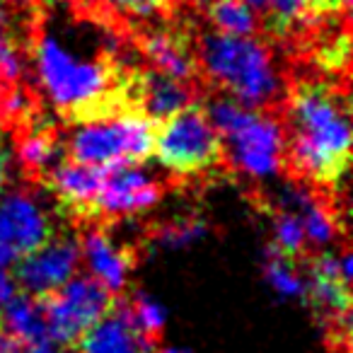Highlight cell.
Returning <instances> with one entry per match:
<instances>
[{
	"instance_id": "28",
	"label": "cell",
	"mask_w": 353,
	"mask_h": 353,
	"mask_svg": "<svg viewBox=\"0 0 353 353\" xmlns=\"http://www.w3.org/2000/svg\"><path fill=\"white\" fill-rule=\"evenodd\" d=\"M3 305L6 303H3V298H0V319H3Z\"/></svg>"
},
{
	"instance_id": "17",
	"label": "cell",
	"mask_w": 353,
	"mask_h": 353,
	"mask_svg": "<svg viewBox=\"0 0 353 353\" xmlns=\"http://www.w3.org/2000/svg\"><path fill=\"white\" fill-rule=\"evenodd\" d=\"M104 8L117 12L121 20L128 17H138L143 22L152 20H165L182 10V0H99Z\"/></svg>"
},
{
	"instance_id": "3",
	"label": "cell",
	"mask_w": 353,
	"mask_h": 353,
	"mask_svg": "<svg viewBox=\"0 0 353 353\" xmlns=\"http://www.w3.org/2000/svg\"><path fill=\"white\" fill-rule=\"evenodd\" d=\"M152 152L170 174L199 176L230 170L225 141L211 123L203 102H192L155 128Z\"/></svg>"
},
{
	"instance_id": "7",
	"label": "cell",
	"mask_w": 353,
	"mask_h": 353,
	"mask_svg": "<svg viewBox=\"0 0 353 353\" xmlns=\"http://www.w3.org/2000/svg\"><path fill=\"white\" fill-rule=\"evenodd\" d=\"M80 264V242L70 235H54L49 242L37 247L34 252L20 256L15 261L12 281L27 295L46 298L63 283H68L78 274Z\"/></svg>"
},
{
	"instance_id": "8",
	"label": "cell",
	"mask_w": 353,
	"mask_h": 353,
	"mask_svg": "<svg viewBox=\"0 0 353 353\" xmlns=\"http://www.w3.org/2000/svg\"><path fill=\"white\" fill-rule=\"evenodd\" d=\"M162 199V187L138 165H112L104 174L102 192L94 199L92 221L136 216Z\"/></svg>"
},
{
	"instance_id": "6",
	"label": "cell",
	"mask_w": 353,
	"mask_h": 353,
	"mask_svg": "<svg viewBox=\"0 0 353 353\" xmlns=\"http://www.w3.org/2000/svg\"><path fill=\"white\" fill-rule=\"evenodd\" d=\"M56 235L54 221L27 189L0 196V269L15 264Z\"/></svg>"
},
{
	"instance_id": "19",
	"label": "cell",
	"mask_w": 353,
	"mask_h": 353,
	"mask_svg": "<svg viewBox=\"0 0 353 353\" xmlns=\"http://www.w3.org/2000/svg\"><path fill=\"white\" fill-rule=\"evenodd\" d=\"M305 247H307V240H305L300 218L290 211L279 213L274 221V250L288 259H295L298 254H303Z\"/></svg>"
},
{
	"instance_id": "18",
	"label": "cell",
	"mask_w": 353,
	"mask_h": 353,
	"mask_svg": "<svg viewBox=\"0 0 353 353\" xmlns=\"http://www.w3.org/2000/svg\"><path fill=\"white\" fill-rule=\"evenodd\" d=\"M126 312L131 317V324L145 339L160 336L167 324V312L157 300H152L148 293H136L131 303H126Z\"/></svg>"
},
{
	"instance_id": "13",
	"label": "cell",
	"mask_w": 353,
	"mask_h": 353,
	"mask_svg": "<svg viewBox=\"0 0 353 353\" xmlns=\"http://www.w3.org/2000/svg\"><path fill=\"white\" fill-rule=\"evenodd\" d=\"M261 12V30L266 32L269 41L293 44L300 37H310L314 32L305 0H269Z\"/></svg>"
},
{
	"instance_id": "24",
	"label": "cell",
	"mask_w": 353,
	"mask_h": 353,
	"mask_svg": "<svg viewBox=\"0 0 353 353\" xmlns=\"http://www.w3.org/2000/svg\"><path fill=\"white\" fill-rule=\"evenodd\" d=\"M0 353H22L20 343L10 336H0Z\"/></svg>"
},
{
	"instance_id": "10",
	"label": "cell",
	"mask_w": 353,
	"mask_h": 353,
	"mask_svg": "<svg viewBox=\"0 0 353 353\" xmlns=\"http://www.w3.org/2000/svg\"><path fill=\"white\" fill-rule=\"evenodd\" d=\"M104 174H107V167L85 165L65 157L44 176L41 189L54 194L63 211H68L70 216L80 221H92V206L102 192Z\"/></svg>"
},
{
	"instance_id": "20",
	"label": "cell",
	"mask_w": 353,
	"mask_h": 353,
	"mask_svg": "<svg viewBox=\"0 0 353 353\" xmlns=\"http://www.w3.org/2000/svg\"><path fill=\"white\" fill-rule=\"evenodd\" d=\"M307 15L312 20V27H324L332 22H346L348 10H351V0H305Z\"/></svg>"
},
{
	"instance_id": "2",
	"label": "cell",
	"mask_w": 353,
	"mask_h": 353,
	"mask_svg": "<svg viewBox=\"0 0 353 353\" xmlns=\"http://www.w3.org/2000/svg\"><path fill=\"white\" fill-rule=\"evenodd\" d=\"M196 56L203 83H213L218 92L230 94L242 107L276 112V99H283L274 54L266 41L203 32L196 34Z\"/></svg>"
},
{
	"instance_id": "14",
	"label": "cell",
	"mask_w": 353,
	"mask_h": 353,
	"mask_svg": "<svg viewBox=\"0 0 353 353\" xmlns=\"http://www.w3.org/2000/svg\"><path fill=\"white\" fill-rule=\"evenodd\" d=\"M0 327H6L8 336L15 339L17 343H34L41 341V339H49L41 298H34V295L27 293H15L3 305Z\"/></svg>"
},
{
	"instance_id": "22",
	"label": "cell",
	"mask_w": 353,
	"mask_h": 353,
	"mask_svg": "<svg viewBox=\"0 0 353 353\" xmlns=\"http://www.w3.org/2000/svg\"><path fill=\"white\" fill-rule=\"evenodd\" d=\"M8 174H10V150L6 143V131L0 128V194L6 192Z\"/></svg>"
},
{
	"instance_id": "9",
	"label": "cell",
	"mask_w": 353,
	"mask_h": 353,
	"mask_svg": "<svg viewBox=\"0 0 353 353\" xmlns=\"http://www.w3.org/2000/svg\"><path fill=\"white\" fill-rule=\"evenodd\" d=\"M351 254L346 250L341 254L319 252L310 261V279L305 281L307 283L305 298L312 300L314 307L322 314H327L329 319L341 322L343 329H348V305H351L348 283H351Z\"/></svg>"
},
{
	"instance_id": "26",
	"label": "cell",
	"mask_w": 353,
	"mask_h": 353,
	"mask_svg": "<svg viewBox=\"0 0 353 353\" xmlns=\"http://www.w3.org/2000/svg\"><path fill=\"white\" fill-rule=\"evenodd\" d=\"M245 3L250 8H254V10H264V6L269 3V0H245Z\"/></svg>"
},
{
	"instance_id": "16",
	"label": "cell",
	"mask_w": 353,
	"mask_h": 353,
	"mask_svg": "<svg viewBox=\"0 0 353 353\" xmlns=\"http://www.w3.org/2000/svg\"><path fill=\"white\" fill-rule=\"evenodd\" d=\"M264 276H266V281H269L271 290H274L279 298L305 300V295H307V283H305V279L298 274L293 259L283 256L281 252H276V250L269 252L266 264H264Z\"/></svg>"
},
{
	"instance_id": "27",
	"label": "cell",
	"mask_w": 353,
	"mask_h": 353,
	"mask_svg": "<svg viewBox=\"0 0 353 353\" xmlns=\"http://www.w3.org/2000/svg\"><path fill=\"white\" fill-rule=\"evenodd\" d=\"M194 3H196V6H199V8H206V6H208V3H211V0H194Z\"/></svg>"
},
{
	"instance_id": "23",
	"label": "cell",
	"mask_w": 353,
	"mask_h": 353,
	"mask_svg": "<svg viewBox=\"0 0 353 353\" xmlns=\"http://www.w3.org/2000/svg\"><path fill=\"white\" fill-rule=\"evenodd\" d=\"M22 353H63V351H61V343L51 341V339H41V341L27 343V348Z\"/></svg>"
},
{
	"instance_id": "25",
	"label": "cell",
	"mask_w": 353,
	"mask_h": 353,
	"mask_svg": "<svg viewBox=\"0 0 353 353\" xmlns=\"http://www.w3.org/2000/svg\"><path fill=\"white\" fill-rule=\"evenodd\" d=\"M160 353H196V351H189V348H179V346H165Z\"/></svg>"
},
{
	"instance_id": "5",
	"label": "cell",
	"mask_w": 353,
	"mask_h": 353,
	"mask_svg": "<svg viewBox=\"0 0 353 353\" xmlns=\"http://www.w3.org/2000/svg\"><path fill=\"white\" fill-rule=\"evenodd\" d=\"M46 332L56 343H73L112 307V293L92 276L75 274L59 290L41 298Z\"/></svg>"
},
{
	"instance_id": "15",
	"label": "cell",
	"mask_w": 353,
	"mask_h": 353,
	"mask_svg": "<svg viewBox=\"0 0 353 353\" xmlns=\"http://www.w3.org/2000/svg\"><path fill=\"white\" fill-rule=\"evenodd\" d=\"M206 17L221 34L254 37L259 32L254 10L245 0H211L206 6Z\"/></svg>"
},
{
	"instance_id": "1",
	"label": "cell",
	"mask_w": 353,
	"mask_h": 353,
	"mask_svg": "<svg viewBox=\"0 0 353 353\" xmlns=\"http://www.w3.org/2000/svg\"><path fill=\"white\" fill-rule=\"evenodd\" d=\"M281 167L312 187L336 192L351 170V102L346 80L293 78L281 99Z\"/></svg>"
},
{
	"instance_id": "4",
	"label": "cell",
	"mask_w": 353,
	"mask_h": 353,
	"mask_svg": "<svg viewBox=\"0 0 353 353\" xmlns=\"http://www.w3.org/2000/svg\"><path fill=\"white\" fill-rule=\"evenodd\" d=\"M157 123L136 109L73 123L63 138L65 157L97 167L141 165L152 155Z\"/></svg>"
},
{
	"instance_id": "21",
	"label": "cell",
	"mask_w": 353,
	"mask_h": 353,
	"mask_svg": "<svg viewBox=\"0 0 353 353\" xmlns=\"http://www.w3.org/2000/svg\"><path fill=\"white\" fill-rule=\"evenodd\" d=\"M199 235H201V225H199V223H189V225H184V223H174V225L160 230L157 242L165 245V247H182V245H187V242L196 240Z\"/></svg>"
},
{
	"instance_id": "11",
	"label": "cell",
	"mask_w": 353,
	"mask_h": 353,
	"mask_svg": "<svg viewBox=\"0 0 353 353\" xmlns=\"http://www.w3.org/2000/svg\"><path fill=\"white\" fill-rule=\"evenodd\" d=\"M80 259L85 261L90 276L109 293H121L128 285L133 269V254L117 245L102 228H92L80 237Z\"/></svg>"
},
{
	"instance_id": "12",
	"label": "cell",
	"mask_w": 353,
	"mask_h": 353,
	"mask_svg": "<svg viewBox=\"0 0 353 353\" xmlns=\"http://www.w3.org/2000/svg\"><path fill=\"white\" fill-rule=\"evenodd\" d=\"M78 353H150V339L131 324L126 303L112 305L109 312L78 339Z\"/></svg>"
}]
</instances>
